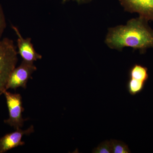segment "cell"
Masks as SVG:
<instances>
[{
	"instance_id": "obj_1",
	"label": "cell",
	"mask_w": 153,
	"mask_h": 153,
	"mask_svg": "<svg viewBox=\"0 0 153 153\" xmlns=\"http://www.w3.org/2000/svg\"><path fill=\"white\" fill-rule=\"evenodd\" d=\"M148 22L139 17L129 20L126 25L110 28L105 42L111 49L121 51L125 47H130L144 54L153 48V30Z\"/></svg>"
},
{
	"instance_id": "obj_2",
	"label": "cell",
	"mask_w": 153,
	"mask_h": 153,
	"mask_svg": "<svg viewBox=\"0 0 153 153\" xmlns=\"http://www.w3.org/2000/svg\"><path fill=\"white\" fill-rule=\"evenodd\" d=\"M14 41L7 38L0 41V96L7 90L9 78L18 61Z\"/></svg>"
},
{
	"instance_id": "obj_3",
	"label": "cell",
	"mask_w": 153,
	"mask_h": 153,
	"mask_svg": "<svg viewBox=\"0 0 153 153\" xmlns=\"http://www.w3.org/2000/svg\"><path fill=\"white\" fill-rule=\"evenodd\" d=\"M9 111V118L4 122L15 130L22 128L27 119L23 118L22 113L25 111L23 107L22 97L20 94L12 93L6 91L4 93Z\"/></svg>"
},
{
	"instance_id": "obj_4",
	"label": "cell",
	"mask_w": 153,
	"mask_h": 153,
	"mask_svg": "<svg viewBox=\"0 0 153 153\" xmlns=\"http://www.w3.org/2000/svg\"><path fill=\"white\" fill-rule=\"evenodd\" d=\"M37 69L34 63L23 60L21 64L12 71L7 85V90L10 88L16 90L20 87L26 88L28 80L32 79V74Z\"/></svg>"
},
{
	"instance_id": "obj_5",
	"label": "cell",
	"mask_w": 153,
	"mask_h": 153,
	"mask_svg": "<svg viewBox=\"0 0 153 153\" xmlns=\"http://www.w3.org/2000/svg\"><path fill=\"white\" fill-rule=\"evenodd\" d=\"M125 11L137 13L148 22H153V0H119Z\"/></svg>"
},
{
	"instance_id": "obj_6",
	"label": "cell",
	"mask_w": 153,
	"mask_h": 153,
	"mask_svg": "<svg viewBox=\"0 0 153 153\" xmlns=\"http://www.w3.org/2000/svg\"><path fill=\"white\" fill-rule=\"evenodd\" d=\"M12 28L18 37L17 41L18 53L23 60L34 63L35 61L42 59V55L35 50L32 43L31 38H23L18 28L16 26L12 25Z\"/></svg>"
},
{
	"instance_id": "obj_7",
	"label": "cell",
	"mask_w": 153,
	"mask_h": 153,
	"mask_svg": "<svg viewBox=\"0 0 153 153\" xmlns=\"http://www.w3.org/2000/svg\"><path fill=\"white\" fill-rule=\"evenodd\" d=\"M34 126L32 125L25 130L19 128L13 132L6 134L0 139V153H5L14 148L24 146L25 143L22 141L23 137L29 135L34 132Z\"/></svg>"
},
{
	"instance_id": "obj_8",
	"label": "cell",
	"mask_w": 153,
	"mask_h": 153,
	"mask_svg": "<svg viewBox=\"0 0 153 153\" xmlns=\"http://www.w3.org/2000/svg\"><path fill=\"white\" fill-rule=\"evenodd\" d=\"M128 76V78L146 82L149 77L148 68L140 64H134L129 70Z\"/></svg>"
},
{
	"instance_id": "obj_9",
	"label": "cell",
	"mask_w": 153,
	"mask_h": 153,
	"mask_svg": "<svg viewBox=\"0 0 153 153\" xmlns=\"http://www.w3.org/2000/svg\"><path fill=\"white\" fill-rule=\"evenodd\" d=\"M146 83V82L139 79L128 78L126 84L127 90L131 95H136L143 91Z\"/></svg>"
},
{
	"instance_id": "obj_10",
	"label": "cell",
	"mask_w": 153,
	"mask_h": 153,
	"mask_svg": "<svg viewBox=\"0 0 153 153\" xmlns=\"http://www.w3.org/2000/svg\"><path fill=\"white\" fill-rule=\"evenodd\" d=\"M113 153H131L128 146L125 143L116 140H111Z\"/></svg>"
},
{
	"instance_id": "obj_11",
	"label": "cell",
	"mask_w": 153,
	"mask_h": 153,
	"mask_svg": "<svg viewBox=\"0 0 153 153\" xmlns=\"http://www.w3.org/2000/svg\"><path fill=\"white\" fill-rule=\"evenodd\" d=\"M93 153H112V149L110 141H105L94 148L92 151Z\"/></svg>"
},
{
	"instance_id": "obj_12",
	"label": "cell",
	"mask_w": 153,
	"mask_h": 153,
	"mask_svg": "<svg viewBox=\"0 0 153 153\" xmlns=\"http://www.w3.org/2000/svg\"><path fill=\"white\" fill-rule=\"evenodd\" d=\"M7 26L5 16L2 7L0 4V41Z\"/></svg>"
},
{
	"instance_id": "obj_13",
	"label": "cell",
	"mask_w": 153,
	"mask_h": 153,
	"mask_svg": "<svg viewBox=\"0 0 153 153\" xmlns=\"http://www.w3.org/2000/svg\"><path fill=\"white\" fill-rule=\"evenodd\" d=\"M69 1H73L79 4H88L92 1V0H62V3H65Z\"/></svg>"
}]
</instances>
